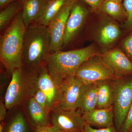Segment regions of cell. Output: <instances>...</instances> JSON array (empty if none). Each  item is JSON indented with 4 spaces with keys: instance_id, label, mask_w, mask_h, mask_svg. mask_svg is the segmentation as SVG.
I'll return each instance as SVG.
<instances>
[{
    "instance_id": "6da1fadb",
    "label": "cell",
    "mask_w": 132,
    "mask_h": 132,
    "mask_svg": "<svg viewBox=\"0 0 132 132\" xmlns=\"http://www.w3.org/2000/svg\"><path fill=\"white\" fill-rule=\"evenodd\" d=\"M101 53L95 44L81 48L53 52L48 57L46 67L59 87L66 79L75 76L78 68L83 62Z\"/></svg>"
},
{
    "instance_id": "7a4b0ae2",
    "label": "cell",
    "mask_w": 132,
    "mask_h": 132,
    "mask_svg": "<svg viewBox=\"0 0 132 132\" xmlns=\"http://www.w3.org/2000/svg\"><path fill=\"white\" fill-rule=\"evenodd\" d=\"M26 28L22 10L0 36V61L12 75L15 70L23 67V47Z\"/></svg>"
},
{
    "instance_id": "3957f363",
    "label": "cell",
    "mask_w": 132,
    "mask_h": 132,
    "mask_svg": "<svg viewBox=\"0 0 132 132\" xmlns=\"http://www.w3.org/2000/svg\"><path fill=\"white\" fill-rule=\"evenodd\" d=\"M50 34L47 26L34 23L26 29L23 47V67L39 72L46 66L50 50Z\"/></svg>"
},
{
    "instance_id": "277c9868",
    "label": "cell",
    "mask_w": 132,
    "mask_h": 132,
    "mask_svg": "<svg viewBox=\"0 0 132 132\" xmlns=\"http://www.w3.org/2000/svg\"><path fill=\"white\" fill-rule=\"evenodd\" d=\"M38 71L24 67L14 70L4 98L7 109L27 102L34 97L38 88Z\"/></svg>"
},
{
    "instance_id": "5b68a950",
    "label": "cell",
    "mask_w": 132,
    "mask_h": 132,
    "mask_svg": "<svg viewBox=\"0 0 132 132\" xmlns=\"http://www.w3.org/2000/svg\"><path fill=\"white\" fill-rule=\"evenodd\" d=\"M101 14L89 27L87 35L102 53L113 48L125 32L115 20Z\"/></svg>"
},
{
    "instance_id": "8992f818",
    "label": "cell",
    "mask_w": 132,
    "mask_h": 132,
    "mask_svg": "<svg viewBox=\"0 0 132 132\" xmlns=\"http://www.w3.org/2000/svg\"><path fill=\"white\" fill-rule=\"evenodd\" d=\"M116 128L119 131L132 104V75L112 81Z\"/></svg>"
},
{
    "instance_id": "52a82bcc",
    "label": "cell",
    "mask_w": 132,
    "mask_h": 132,
    "mask_svg": "<svg viewBox=\"0 0 132 132\" xmlns=\"http://www.w3.org/2000/svg\"><path fill=\"white\" fill-rule=\"evenodd\" d=\"M88 16L87 9L80 1L77 0L72 7L66 24L62 50L71 47L79 41L87 24Z\"/></svg>"
},
{
    "instance_id": "ba28073f",
    "label": "cell",
    "mask_w": 132,
    "mask_h": 132,
    "mask_svg": "<svg viewBox=\"0 0 132 132\" xmlns=\"http://www.w3.org/2000/svg\"><path fill=\"white\" fill-rule=\"evenodd\" d=\"M75 76L83 84L117 79L113 71L104 63L100 55L91 57L83 62L78 68Z\"/></svg>"
},
{
    "instance_id": "9c48e42d",
    "label": "cell",
    "mask_w": 132,
    "mask_h": 132,
    "mask_svg": "<svg viewBox=\"0 0 132 132\" xmlns=\"http://www.w3.org/2000/svg\"><path fill=\"white\" fill-rule=\"evenodd\" d=\"M49 114L51 125L60 132H82L86 124L78 109L65 110L55 106Z\"/></svg>"
},
{
    "instance_id": "30bf717a",
    "label": "cell",
    "mask_w": 132,
    "mask_h": 132,
    "mask_svg": "<svg viewBox=\"0 0 132 132\" xmlns=\"http://www.w3.org/2000/svg\"><path fill=\"white\" fill-rule=\"evenodd\" d=\"M77 0H68L48 26L50 34L51 53L62 50L65 28L73 6Z\"/></svg>"
},
{
    "instance_id": "8fae6325",
    "label": "cell",
    "mask_w": 132,
    "mask_h": 132,
    "mask_svg": "<svg viewBox=\"0 0 132 132\" xmlns=\"http://www.w3.org/2000/svg\"><path fill=\"white\" fill-rule=\"evenodd\" d=\"M83 84L75 76L64 80L59 87V98L56 106L65 110L78 109V98Z\"/></svg>"
},
{
    "instance_id": "7c38bea8",
    "label": "cell",
    "mask_w": 132,
    "mask_h": 132,
    "mask_svg": "<svg viewBox=\"0 0 132 132\" xmlns=\"http://www.w3.org/2000/svg\"><path fill=\"white\" fill-rule=\"evenodd\" d=\"M100 57L112 70L117 79L132 75V62L120 48L102 53Z\"/></svg>"
},
{
    "instance_id": "4fadbf2b",
    "label": "cell",
    "mask_w": 132,
    "mask_h": 132,
    "mask_svg": "<svg viewBox=\"0 0 132 132\" xmlns=\"http://www.w3.org/2000/svg\"><path fill=\"white\" fill-rule=\"evenodd\" d=\"M38 88L45 95L47 99V110L48 113L57 106L59 98V87L49 74L46 66L39 71Z\"/></svg>"
},
{
    "instance_id": "5bb4252c",
    "label": "cell",
    "mask_w": 132,
    "mask_h": 132,
    "mask_svg": "<svg viewBox=\"0 0 132 132\" xmlns=\"http://www.w3.org/2000/svg\"><path fill=\"white\" fill-rule=\"evenodd\" d=\"M87 124L99 128H105L113 126L114 113L113 105L104 109H95L82 113Z\"/></svg>"
},
{
    "instance_id": "9a60e30c",
    "label": "cell",
    "mask_w": 132,
    "mask_h": 132,
    "mask_svg": "<svg viewBox=\"0 0 132 132\" xmlns=\"http://www.w3.org/2000/svg\"><path fill=\"white\" fill-rule=\"evenodd\" d=\"M97 95V83L83 84L78 98V109L84 113L96 108Z\"/></svg>"
},
{
    "instance_id": "2e32d148",
    "label": "cell",
    "mask_w": 132,
    "mask_h": 132,
    "mask_svg": "<svg viewBox=\"0 0 132 132\" xmlns=\"http://www.w3.org/2000/svg\"><path fill=\"white\" fill-rule=\"evenodd\" d=\"M22 18L26 28L36 23L42 14L48 0H21Z\"/></svg>"
},
{
    "instance_id": "e0dca14e",
    "label": "cell",
    "mask_w": 132,
    "mask_h": 132,
    "mask_svg": "<svg viewBox=\"0 0 132 132\" xmlns=\"http://www.w3.org/2000/svg\"><path fill=\"white\" fill-rule=\"evenodd\" d=\"M27 103L28 112L36 128L51 125L49 113L41 106L33 97Z\"/></svg>"
},
{
    "instance_id": "ac0fdd59",
    "label": "cell",
    "mask_w": 132,
    "mask_h": 132,
    "mask_svg": "<svg viewBox=\"0 0 132 132\" xmlns=\"http://www.w3.org/2000/svg\"><path fill=\"white\" fill-rule=\"evenodd\" d=\"M112 81L104 80L97 82L98 95L96 108H106L113 105L114 89Z\"/></svg>"
},
{
    "instance_id": "d6986e66",
    "label": "cell",
    "mask_w": 132,
    "mask_h": 132,
    "mask_svg": "<svg viewBox=\"0 0 132 132\" xmlns=\"http://www.w3.org/2000/svg\"><path fill=\"white\" fill-rule=\"evenodd\" d=\"M101 12L116 21L123 22V24L127 19V13L123 2L112 0H104Z\"/></svg>"
},
{
    "instance_id": "ffe728a7",
    "label": "cell",
    "mask_w": 132,
    "mask_h": 132,
    "mask_svg": "<svg viewBox=\"0 0 132 132\" xmlns=\"http://www.w3.org/2000/svg\"><path fill=\"white\" fill-rule=\"evenodd\" d=\"M21 0L14 2L7 5L0 12V31L2 33L11 24L15 17L22 9Z\"/></svg>"
},
{
    "instance_id": "44dd1931",
    "label": "cell",
    "mask_w": 132,
    "mask_h": 132,
    "mask_svg": "<svg viewBox=\"0 0 132 132\" xmlns=\"http://www.w3.org/2000/svg\"><path fill=\"white\" fill-rule=\"evenodd\" d=\"M68 0H48L45 8L36 23L48 26Z\"/></svg>"
},
{
    "instance_id": "7402d4cb",
    "label": "cell",
    "mask_w": 132,
    "mask_h": 132,
    "mask_svg": "<svg viewBox=\"0 0 132 132\" xmlns=\"http://www.w3.org/2000/svg\"><path fill=\"white\" fill-rule=\"evenodd\" d=\"M26 119L21 112L16 113L12 118L6 128V132H27Z\"/></svg>"
},
{
    "instance_id": "603a6c76",
    "label": "cell",
    "mask_w": 132,
    "mask_h": 132,
    "mask_svg": "<svg viewBox=\"0 0 132 132\" xmlns=\"http://www.w3.org/2000/svg\"><path fill=\"white\" fill-rule=\"evenodd\" d=\"M123 4L126 11L127 17L122 27L125 33L128 34L132 31V0H123Z\"/></svg>"
},
{
    "instance_id": "cb8c5ba5",
    "label": "cell",
    "mask_w": 132,
    "mask_h": 132,
    "mask_svg": "<svg viewBox=\"0 0 132 132\" xmlns=\"http://www.w3.org/2000/svg\"><path fill=\"white\" fill-rule=\"evenodd\" d=\"M120 46V48L132 62V31L123 38Z\"/></svg>"
},
{
    "instance_id": "d4e9b609",
    "label": "cell",
    "mask_w": 132,
    "mask_h": 132,
    "mask_svg": "<svg viewBox=\"0 0 132 132\" xmlns=\"http://www.w3.org/2000/svg\"><path fill=\"white\" fill-rule=\"evenodd\" d=\"M132 130V104L128 112L120 132H129Z\"/></svg>"
},
{
    "instance_id": "484cf974",
    "label": "cell",
    "mask_w": 132,
    "mask_h": 132,
    "mask_svg": "<svg viewBox=\"0 0 132 132\" xmlns=\"http://www.w3.org/2000/svg\"><path fill=\"white\" fill-rule=\"evenodd\" d=\"M33 97L35 99V101L41 106L43 108L48 112L47 110V99L46 97L44 94V93L39 88H38V87Z\"/></svg>"
},
{
    "instance_id": "4316f807",
    "label": "cell",
    "mask_w": 132,
    "mask_h": 132,
    "mask_svg": "<svg viewBox=\"0 0 132 132\" xmlns=\"http://www.w3.org/2000/svg\"><path fill=\"white\" fill-rule=\"evenodd\" d=\"M88 4L91 7L92 12L99 13L104 0H80Z\"/></svg>"
},
{
    "instance_id": "83f0119b",
    "label": "cell",
    "mask_w": 132,
    "mask_h": 132,
    "mask_svg": "<svg viewBox=\"0 0 132 132\" xmlns=\"http://www.w3.org/2000/svg\"><path fill=\"white\" fill-rule=\"evenodd\" d=\"M116 129L113 126L105 128L94 129L90 125L86 123L82 132H117Z\"/></svg>"
},
{
    "instance_id": "f1b7e54d",
    "label": "cell",
    "mask_w": 132,
    "mask_h": 132,
    "mask_svg": "<svg viewBox=\"0 0 132 132\" xmlns=\"http://www.w3.org/2000/svg\"><path fill=\"white\" fill-rule=\"evenodd\" d=\"M36 132H60L52 125L41 127L36 128Z\"/></svg>"
},
{
    "instance_id": "f546056e",
    "label": "cell",
    "mask_w": 132,
    "mask_h": 132,
    "mask_svg": "<svg viewBox=\"0 0 132 132\" xmlns=\"http://www.w3.org/2000/svg\"><path fill=\"white\" fill-rule=\"evenodd\" d=\"M7 109L5 103H3L2 102H1L0 103V120L1 121H3L5 119V117L6 115Z\"/></svg>"
},
{
    "instance_id": "4dcf8cb0",
    "label": "cell",
    "mask_w": 132,
    "mask_h": 132,
    "mask_svg": "<svg viewBox=\"0 0 132 132\" xmlns=\"http://www.w3.org/2000/svg\"><path fill=\"white\" fill-rule=\"evenodd\" d=\"M19 1L20 0H0V9H3L11 3Z\"/></svg>"
},
{
    "instance_id": "1f68e13d",
    "label": "cell",
    "mask_w": 132,
    "mask_h": 132,
    "mask_svg": "<svg viewBox=\"0 0 132 132\" xmlns=\"http://www.w3.org/2000/svg\"><path fill=\"white\" fill-rule=\"evenodd\" d=\"M4 127H5V125L3 121H2V123H1L0 124V132H3Z\"/></svg>"
},
{
    "instance_id": "d6a6232c",
    "label": "cell",
    "mask_w": 132,
    "mask_h": 132,
    "mask_svg": "<svg viewBox=\"0 0 132 132\" xmlns=\"http://www.w3.org/2000/svg\"><path fill=\"white\" fill-rule=\"evenodd\" d=\"M112 1H115L118 2L122 3L123 0H112Z\"/></svg>"
},
{
    "instance_id": "836d02e7",
    "label": "cell",
    "mask_w": 132,
    "mask_h": 132,
    "mask_svg": "<svg viewBox=\"0 0 132 132\" xmlns=\"http://www.w3.org/2000/svg\"><path fill=\"white\" fill-rule=\"evenodd\" d=\"M132 132V130H131V131H130V132Z\"/></svg>"
}]
</instances>
